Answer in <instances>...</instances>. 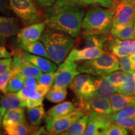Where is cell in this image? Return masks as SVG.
<instances>
[{
  "label": "cell",
  "instance_id": "41",
  "mask_svg": "<svg viewBox=\"0 0 135 135\" xmlns=\"http://www.w3.org/2000/svg\"><path fill=\"white\" fill-rule=\"evenodd\" d=\"M13 66V59L4 58L0 59V73L11 70Z\"/></svg>",
  "mask_w": 135,
  "mask_h": 135
},
{
  "label": "cell",
  "instance_id": "28",
  "mask_svg": "<svg viewBox=\"0 0 135 135\" xmlns=\"http://www.w3.org/2000/svg\"><path fill=\"white\" fill-rule=\"evenodd\" d=\"M109 117L112 123L129 129L135 134V118L134 117H120L114 113L109 115Z\"/></svg>",
  "mask_w": 135,
  "mask_h": 135
},
{
  "label": "cell",
  "instance_id": "20",
  "mask_svg": "<svg viewBox=\"0 0 135 135\" xmlns=\"http://www.w3.org/2000/svg\"><path fill=\"white\" fill-rule=\"evenodd\" d=\"M37 126L30 125L26 121L18 123L4 127L5 132L8 135H26L33 134L38 129Z\"/></svg>",
  "mask_w": 135,
  "mask_h": 135
},
{
  "label": "cell",
  "instance_id": "9",
  "mask_svg": "<svg viewBox=\"0 0 135 135\" xmlns=\"http://www.w3.org/2000/svg\"><path fill=\"white\" fill-rule=\"evenodd\" d=\"M56 78L53 88H67L70 86L75 77L80 75L78 70V65L75 61L66 59L63 63H61L56 71Z\"/></svg>",
  "mask_w": 135,
  "mask_h": 135
},
{
  "label": "cell",
  "instance_id": "29",
  "mask_svg": "<svg viewBox=\"0 0 135 135\" xmlns=\"http://www.w3.org/2000/svg\"><path fill=\"white\" fill-rule=\"evenodd\" d=\"M118 91L127 95H135V71L127 74Z\"/></svg>",
  "mask_w": 135,
  "mask_h": 135
},
{
  "label": "cell",
  "instance_id": "2",
  "mask_svg": "<svg viewBox=\"0 0 135 135\" xmlns=\"http://www.w3.org/2000/svg\"><path fill=\"white\" fill-rule=\"evenodd\" d=\"M73 38L66 33L48 27L44 30L40 40L46 49L49 59L60 65L73 46L75 40Z\"/></svg>",
  "mask_w": 135,
  "mask_h": 135
},
{
  "label": "cell",
  "instance_id": "1",
  "mask_svg": "<svg viewBox=\"0 0 135 135\" xmlns=\"http://www.w3.org/2000/svg\"><path fill=\"white\" fill-rule=\"evenodd\" d=\"M84 6L78 0H56L46 9V25L48 28L76 38L81 29L85 15Z\"/></svg>",
  "mask_w": 135,
  "mask_h": 135
},
{
  "label": "cell",
  "instance_id": "24",
  "mask_svg": "<svg viewBox=\"0 0 135 135\" xmlns=\"http://www.w3.org/2000/svg\"><path fill=\"white\" fill-rule=\"evenodd\" d=\"M75 109V106L71 101H64L49 109L46 114V118L58 117L70 113Z\"/></svg>",
  "mask_w": 135,
  "mask_h": 135
},
{
  "label": "cell",
  "instance_id": "22",
  "mask_svg": "<svg viewBox=\"0 0 135 135\" xmlns=\"http://www.w3.org/2000/svg\"><path fill=\"white\" fill-rule=\"evenodd\" d=\"M134 23L128 25L112 26L111 34L114 38L121 40H134Z\"/></svg>",
  "mask_w": 135,
  "mask_h": 135
},
{
  "label": "cell",
  "instance_id": "52",
  "mask_svg": "<svg viewBox=\"0 0 135 135\" xmlns=\"http://www.w3.org/2000/svg\"><path fill=\"white\" fill-rule=\"evenodd\" d=\"M133 26H134V39H135V20H134V25H133Z\"/></svg>",
  "mask_w": 135,
  "mask_h": 135
},
{
  "label": "cell",
  "instance_id": "3",
  "mask_svg": "<svg viewBox=\"0 0 135 135\" xmlns=\"http://www.w3.org/2000/svg\"><path fill=\"white\" fill-rule=\"evenodd\" d=\"M114 12L112 9L101 7L91 8L84 16L81 25L84 35L105 34L111 31Z\"/></svg>",
  "mask_w": 135,
  "mask_h": 135
},
{
  "label": "cell",
  "instance_id": "23",
  "mask_svg": "<svg viewBox=\"0 0 135 135\" xmlns=\"http://www.w3.org/2000/svg\"><path fill=\"white\" fill-rule=\"evenodd\" d=\"M0 105L6 111L17 108H23V101L17 93H7L0 97Z\"/></svg>",
  "mask_w": 135,
  "mask_h": 135
},
{
  "label": "cell",
  "instance_id": "13",
  "mask_svg": "<svg viewBox=\"0 0 135 135\" xmlns=\"http://www.w3.org/2000/svg\"><path fill=\"white\" fill-rule=\"evenodd\" d=\"M12 70L14 74L19 75L23 78L31 76L36 78L43 73L36 66L26 59L16 55H13Z\"/></svg>",
  "mask_w": 135,
  "mask_h": 135
},
{
  "label": "cell",
  "instance_id": "46",
  "mask_svg": "<svg viewBox=\"0 0 135 135\" xmlns=\"http://www.w3.org/2000/svg\"><path fill=\"white\" fill-rule=\"evenodd\" d=\"M34 135H51V133L48 129H46V128L42 126L40 128H38L35 132L33 133Z\"/></svg>",
  "mask_w": 135,
  "mask_h": 135
},
{
  "label": "cell",
  "instance_id": "50",
  "mask_svg": "<svg viewBox=\"0 0 135 135\" xmlns=\"http://www.w3.org/2000/svg\"><path fill=\"white\" fill-rule=\"evenodd\" d=\"M129 58L131 63H132L134 65H135V53L129 54Z\"/></svg>",
  "mask_w": 135,
  "mask_h": 135
},
{
  "label": "cell",
  "instance_id": "34",
  "mask_svg": "<svg viewBox=\"0 0 135 135\" xmlns=\"http://www.w3.org/2000/svg\"><path fill=\"white\" fill-rule=\"evenodd\" d=\"M109 43L116 45L120 46L128 53L131 54L135 53V40H121L119 39H111L109 41Z\"/></svg>",
  "mask_w": 135,
  "mask_h": 135
},
{
  "label": "cell",
  "instance_id": "16",
  "mask_svg": "<svg viewBox=\"0 0 135 135\" xmlns=\"http://www.w3.org/2000/svg\"><path fill=\"white\" fill-rule=\"evenodd\" d=\"M96 90L94 96L109 99L114 93L118 92V89L109 81L104 76L95 77Z\"/></svg>",
  "mask_w": 135,
  "mask_h": 135
},
{
  "label": "cell",
  "instance_id": "19",
  "mask_svg": "<svg viewBox=\"0 0 135 135\" xmlns=\"http://www.w3.org/2000/svg\"><path fill=\"white\" fill-rule=\"evenodd\" d=\"M16 44L18 48L25 51L49 59L46 49L41 41H16Z\"/></svg>",
  "mask_w": 135,
  "mask_h": 135
},
{
  "label": "cell",
  "instance_id": "40",
  "mask_svg": "<svg viewBox=\"0 0 135 135\" xmlns=\"http://www.w3.org/2000/svg\"><path fill=\"white\" fill-rule=\"evenodd\" d=\"M116 115L120 117H134L135 116V104L128 106L118 112L114 113Z\"/></svg>",
  "mask_w": 135,
  "mask_h": 135
},
{
  "label": "cell",
  "instance_id": "48",
  "mask_svg": "<svg viewBox=\"0 0 135 135\" xmlns=\"http://www.w3.org/2000/svg\"><path fill=\"white\" fill-rule=\"evenodd\" d=\"M8 0H0V13H5L8 10Z\"/></svg>",
  "mask_w": 135,
  "mask_h": 135
},
{
  "label": "cell",
  "instance_id": "45",
  "mask_svg": "<svg viewBox=\"0 0 135 135\" xmlns=\"http://www.w3.org/2000/svg\"><path fill=\"white\" fill-rule=\"evenodd\" d=\"M40 6L44 7H50L52 6L56 0H35Z\"/></svg>",
  "mask_w": 135,
  "mask_h": 135
},
{
  "label": "cell",
  "instance_id": "17",
  "mask_svg": "<svg viewBox=\"0 0 135 135\" xmlns=\"http://www.w3.org/2000/svg\"><path fill=\"white\" fill-rule=\"evenodd\" d=\"M16 20L11 17L0 16V35L5 38L16 36L20 31Z\"/></svg>",
  "mask_w": 135,
  "mask_h": 135
},
{
  "label": "cell",
  "instance_id": "11",
  "mask_svg": "<svg viewBox=\"0 0 135 135\" xmlns=\"http://www.w3.org/2000/svg\"><path fill=\"white\" fill-rule=\"evenodd\" d=\"M12 53L13 55L18 56L26 59L33 65L38 67L43 73L55 72L58 68L56 63H53L51 60H49L48 58L41 56L33 55L18 48L13 50Z\"/></svg>",
  "mask_w": 135,
  "mask_h": 135
},
{
  "label": "cell",
  "instance_id": "25",
  "mask_svg": "<svg viewBox=\"0 0 135 135\" xmlns=\"http://www.w3.org/2000/svg\"><path fill=\"white\" fill-rule=\"evenodd\" d=\"M26 115L31 124L38 126L41 124L44 118H46V113L43 106L41 105L36 107L28 108Z\"/></svg>",
  "mask_w": 135,
  "mask_h": 135
},
{
  "label": "cell",
  "instance_id": "36",
  "mask_svg": "<svg viewBox=\"0 0 135 135\" xmlns=\"http://www.w3.org/2000/svg\"><path fill=\"white\" fill-rule=\"evenodd\" d=\"M128 132L127 129L118 125L111 123L108 127L102 133L101 135H127Z\"/></svg>",
  "mask_w": 135,
  "mask_h": 135
},
{
  "label": "cell",
  "instance_id": "55",
  "mask_svg": "<svg viewBox=\"0 0 135 135\" xmlns=\"http://www.w3.org/2000/svg\"><path fill=\"white\" fill-rule=\"evenodd\" d=\"M134 104H135V103H134Z\"/></svg>",
  "mask_w": 135,
  "mask_h": 135
},
{
  "label": "cell",
  "instance_id": "47",
  "mask_svg": "<svg viewBox=\"0 0 135 135\" xmlns=\"http://www.w3.org/2000/svg\"><path fill=\"white\" fill-rule=\"evenodd\" d=\"M11 57V54L6 50V48L4 46H0V59Z\"/></svg>",
  "mask_w": 135,
  "mask_h": 135
},
{
  "label": "cell",
  "instance_id": "53",
  "mask_svg": "<svg viewBox=\"0 0 135 135\" xmlns=\"http://www.w3.org/2000/svg\"><path fill=\"white\" fill-rule=\"evenodd\" d=\"M134 68H135V65H134Z\"/></svg>",
  "mask_w": 135,
  "mask_h": 135
},
{
  "label": "cell",
  "instance_id": "43",
  "mask_svg": "<svg viewBox=\"0 0 135 135\" xmlns=\"http://www.w3.org/2000/svg\"><path fill=\"white\" fill-rule=\"evenodd\" d=\"M23 108H33L43 105V101L35 100V99H27L23 101Z\"/></svg>",
  "mask_w": 135,
  "mask_h": 135
},
{
  "label": "cell",
  "instance_id": "49",
  "mask_svg": "<svg viewBox=\"0 0 135 135\" xmlns=\"http://www.w3.org/2000/svg\"><path fill=\"white\" fill-rule=\"evenodd\" d=\"M6 109L0 105V129H1L3 126V117H4V115L5 113H6Z\"/></svg>",
  "mask_w": 135,
  "mask_h": 135
},
{
  "label": "cell",
  "instance_id": "38",
  "mask_svg": "<svg viewBox=\"0 0 135 135\" xmlns=\"http://www.w3.org/2000/svg\"><path fill=\"white\" fill-rule=\"evenodd\" d=\"M14 74L12 69L8 71L0 73V91L4 94L7 93V89L9 81Z\"/></svg>",
  "mask_w": 135,
  "mask_h": 135
},
{
  "label": "cell",
  "instance_id": "54",
  "mask_svg": "<svg viewBox=\"0 0 135 135\" xmlns=\"http://www.w3.org/2000/svg\"><path fill=\"white\" fill-rule=\"evenodd\" d=\"M134 118H135V116H134Z\"/></svg>",
  "mask_w": 135,
  "mask_h": 135
},
{
  "label": "cell",
  "instance_id": "15",
  "mask_svg": "<svg viewBox=\"0 0 135 135\" xmlns=\"http://www.w3.org/2000/svg\"><path fill=\"white\" fill-rule=\"evenodd\" d=\"M104 52L101 48H85L81 50L73 49L71 51L66 60L72 61H81L94 59L99 56Z\"/></svg>",
  "mask_w": 135,
  "mask_h": 135
},
{
  "label": "cell",
  "instance_id": "39",
  "mask_svg": "<svg viewBox=\"0 0 135 135\" xmlns=\"http://www.w3.org/2000/svg\"><path fill=\"white\" fill-rule=\"evenodd\" d=\"M119 70H121L126 73H131L135 71L134 65L129 60L128 56L119 58Z\"/></svg>",
  "mask_w": 135,
  "mask_h": 135
},
{
  "label": "cell",
  "instance_id": "26",
  "mask_svg": "<svg viewBox=\"0 0 135 135\" xmlns=\"http://www.w3.org/2000/svg\"><path fill=\"white\" fill-rule=\"evenodd\" d=\"M108 35V34H107ZM105 34H89L84 35V46L86 48L102 49L108 41V36Z\"/></svg>",
  "mask_w": 135,
  "mask_h": 135
},
{
  "label": "cell",
  "instance_id": "31",
  "mask_svg": "<svg viewBox=\"0 0 135 135\" xmlns=\"http://www.w3.org/2000/svg\"><path fill=\"white\" fill-rule=\"evenodd\" d=\"M17 93L22 101L27 99H35V100L43 101L44 97L37 92L35 89H31L24 86L21 90L17 92Z\"/></svg>",
  "mask_w": 135,
  "mask_h": 135
},
{
  "label": "cell",
  "instance_id": "33",
  "mask_svg": "<svg viewBox=\"0 0 135 135\" xmlns=\"http://www.w3.org/2000/svg\"><path fill=\"white\" fill-rule=\"evenodd\" d=\"M126 76H127V73L123 71H115L108 75H105L104 76L118 90V88L124 82Z\"/></svg>",
  "mask_w": 135,
  "mask_h": 135
},
{
  "label": "cell",
  "instance_id": "5",
  "mask_svg": "<svg viewBox=\"0 0 135 135\" xmlns=\"http://www.w3.org/2000/svg\"><path fill=\"white\" fill-rule=\"evenodd\" d=\"M88 114L82 107L76 108L70 113L56 118H46V128L51 134H61L73 124Z\"/></svg>",
  "mask_w": 135,
  "mask_h": 135
},
{
  "label": "cell",
  "instance_id": "30",
  "mask_svg": "<svg viewBox=\"0 0 135 135\" xmlns=\"http://www.w3.org/2000/svg\"><path fill=\"white\" fill-rule=\"evenodd\" d=\"M67 96L66 88H55L50 89L46 95V99L48 101L55 103H58L63 101Z\"/></svg>",
  "mask_w": 135,
  "mask_h": 135
},
{
  "label": "cell",
  "instance_id": "37",
  "mask_svg": "<svg viewBox=\"0 0 135 135\" xmlns=\"http://www.w3.org/2000/svg\"><path fill=\"white\" fill-rule=\"evenodd\" d=\"M84 6L86 5H94L104 8H111L117 0H78Z\"/></svg>",
  "mask_w": 135,
  "mask_h": 135
},
{
  "label": "cell",
  "instance_id": "14",
  "mask_svg": "<svg viewBox=\"0 0 135 135\" xmlns=\"http://www.w3.org/2000/svg\"><path fill=\"white\" fill-rule=\"evenodd\" d=\"M45 22L33 23L20 30L16 41H35L40 40L46 27Z\"/></svg>",
  "mask_w": 135,
  "mask_h": 135
},
{
  "label": "cell",
  "instance_id": "42",
  "mask_svg": "<svg viewBox=\"0 0 135 135\" xmlns=\"http://www.w3.org/2000/svg\"><path fill=\"white\" fill-rule=\"evenodd\" d=\"M24 83L25 86L31 89L36 88L38 82H37L36 78L34 76H26L24 78Z\"/></svg>",
  "mask_w": 135,
  "mask_h": 135
},
{
  "label": "cell",
  "instance_id": "51",
  "mask_svg": "<svg viewBox=\"0 0 135 135\" xmlns=\"http://www.w3.org/2000/svg\"><path fill=\"white\" fill-rule=\"evenodd\" d=\"M6 44V38L0 35V46H4Z\"/></svg>",
  "mask_w": 135,
  "mask_h": 135
},
{
  "label": "cell",
  "instance_id": "18",
  "mask_svg": "<svg viewBox=\"0 0 135 135\" xmlns=\"http://www.w3.org/2000/svg\"><path fill=\"white\" fill-rule=\"evenodd\" d=\"M113 113L118 112L126 106L134 104L135 95H127L116 92L109 98Z\"/></svg>",
  "mask_w": 135,
  "mask_h": 135
},
{
  "label": "cell",
  "instance_id": "10",
  "mask_svg": "<svg viewBox=\"0 0 135 135\" xmlns=\"http://www.w3.org/2000/svg\"><path fill=\"white\" fill-rule=\"evenodd\" d=\"M80 107L83 108L89 112H94L104 116H109L113 113L110 101L108 99L97 96L80 101Z\"/></svg>",
  "mask_w": 135,
  "mask_h": 135
},
{
  "label": "cell",
  "instance_id": "12",
  "mask_svg": "<svg viewBox=\"0 0 135 135\" xmlns=\"http://www.w3.org/2000/svg\"><path fill=\"white\" fill-rule=\"evenodd\" d=\"M88 123L84 134L101 135L112 123L109 116H104L94 112H89Z\"/></svg>",
  "mask_w": 135,
  "mask_h": 135
},
{
  "label": "cell",
  "instance_id": "35",
  "mask_svg": "<svg viewBox=\"0 0 135 135\" xmlns=\"http://www.w3.org/2000/svg\"><path fill=\"white\" fill-rule=\"evenodd\" d=\"M56 75V71L42 73L38 78H36L37 82L38 83L45 84L52 88L55 83Z\"/></svg>",
  "mask_w": 135,
  "mask_h": 135
},
{
  "label": "cell",
  "instance_id": "8",
  "mask_svg": "<svg viewBox=\"0 0 135 135\" xmlns=\"http://www.w3.org/2000/svg\"><path fill=\"white\" fill-rule=\"evenodd\" d=\"M70 88L75 93L79 101L94 96L95 77L88 74L78 75L70 84Z\"/></svg>",
  "mask_w": 135,
  "mask_h": 135
},
{
  "label": "cell",
  "instance_id": "6",
  "mask_svg": "<svg viewBox=\"0 0 135 135\" xmlns=\"http://www.w3.org/2000/svg\"><path fill=\"white\" fill-rule=\"evenodd\" d=\"M8 2L10 8L26 26L40 19V14L33 0H8Z\"/></svg>",
  "mask_w": 135,
  "mask_h": 135
},
{
  "label": "cell",
  "instance_id": "44",
  "mask_svg": "<svg viewBox=\"0 0 135 135\" xmlns=\"http://www.w3.org/2000/svg\"><path fill=\"white\" fill-rule=\"evenodd\" d=\"M35 89H36L37 92L39 93L40 94H41L43 97H45V96H46L47 93L50 91V90L51 89V87L45 85V84L38 83Z\"/></svg>",
  "mask_w": 135,
  "mask_h": 135
},
{
  "label": "cell",
  "instance_id": "7",
  "mask_svg": "<svg viewBox=\"0 0 135 135\" xmlns=\"http://www.w3.org/2000/svg\"><path fill=\"white\" fill-rule=\"evenodd\" d=\"M111 9L114 12L112 26L134 23L135 0H117Z\"/></svg>",
  "mask_w": 135,
  "mask_h": 135
},
{
  "label": "cell",
  "instance_id": "32",
  "mask_svg": "<svg viewBox=\"0 0 135 135\" xmlns=\"http://www.w3.org/2000/svg\"><path fill=\"white\" fill-rule=\"evenodd\" d=\"M24 86V78L19 75L13 74L8 83L7 93H17Z\"/></svg>",
  "mask_w": 135,
  "mask_h": 135
},
{
  "label": "cell",
  "instance_id": "27",
  "mask_svg": "<svg viewBox=\"0 0 135 135\" xmlns=\"http://www.w3.org/2000/svg\"><path fill=\"white\" fill-rule=\"evenodd\" d=\"M88 114L81 118L73 124L66 131L62 133L64 135H81L84 134L88 123Z\"/></svg>",
  "mask_w": 135,
  "mask_h": 135
},
{
  "label": "cell",
  "instance_id": "21",
  "mask_svg": "<svg viewBox=\"0 0 135 135\" xmlns=\"http://www.w3.org/2000/svg\"><path fill=\"white\" fill-rule=\"evenodd\" d=\"M25 121L26 118L24 108H17L6 111L3 117V126L4 128L11 124Z\"/></svg>",
  "mask_w": 135,
  "mask_h": 135
},
{
  "label": "cell",
  "instance_id": "4",
  "mask_svg": "<svg viewBox=\"0 0 135 135\" xmlns=\"http://www.w3.org/2000/svg\"><path fill=\"white\" fill-rule=\"evenodd\" d=\"M78 70L94 76H105L119 70V60L112 53L104 51L97 58L83 61L78 65Z\"/></svg>",
  "mask_w": 135,
  "mask_h": 135
}]
</instances>
